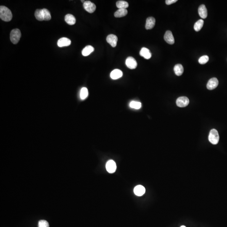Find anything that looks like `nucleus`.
Masks as SVG:
<instances>
[{
	"instance_id": "f257e3e1",
	"label": "nucleus",
	"mask_w": 227,
	"mask_h": 227,
	"mask_svg": "<svg viewBox=\"0 0 227 227\" xmlns=\"http://www.w3.org/2000/svg\"><path fill=\"white\" fill-rule=\"evenodd\" d=\"M0 18L5 22L10 21L12 18V12L11 10L6 6H0Z\"/></svg>"
},
{
	"instance_id": "f03ea898",
	"label": "nucleus",
	"mask_w": 227,
	"mask_h": 227,
	"mask_svg": "<svg viewBox=\"0 0 227 227\" xmlns=\"http://www.w3.org/2000/svg\"><path fill=\"white\" fill-rule=\"evenodd\" d=\"M21 37V33L19 29H13L10 33V40L13 44H16L18 43Z\"/></svg>"
},
{
	"instance_id": "7ed1b4c3",
	"label": "nucleus",
	"mask_w": 227,
	"mask_h": 227,
	"mask_svg": "<svg viewBox=\"0 0 227 227\" xmlns=\"http://www.w3.org/2000/svg\"><path fill=\"white\" fill-rule=\"evenodd\" d=\"M219 137L218 131L213 129L211 130L209 136V140L211 144L216 145L219 142Z\"/></svg>"
},
{
	"instance_id": "20e7f679",
	"label": "nucleus",
	"mask_w": 227,
	"mask_h": 227,
	"mask_svg": "<svg viewBox=\"0 0 227 227\" xmlns=\"http://www.w3.org/2000/svg\"><path fill=\"white\" fill-rule=\"evenodd\" d=\"M84 8L88 13H93L96 9V6L90 1H85L83 4Z\"/></svg>"
},
{
	"instance_id": "39448f33",
	"label": "nucleus",
	"mask_w": 227,
	"mask_h": 227,
	"mask_svg": "<svg viewBox=\"0 0 227 227\" xmlns=\"http://www.w3.org/2000/svg\"><path fill=\"white\" fill-rule=\"evenodd\" d=\"M189 103V99L185 96L180 97L176 100V104L180 107H186L188 106Z\"/></svg>"
},
{
	"instance_id": "423d86ee",
	"label": "nucleus",
	"mask_w": 227,
	"mask_h": 227,
	"mask_svg": "<svg viewBox=\"0 0 227 227\" xmlns=\"http://www.w3.org/2000/svg\"><path fill=\"white\" fill-rule=\"evenodd\" d=\"M126 66L130 69H135L137 67V62L136 60L133 57H128L125 62Z\"/></svg>"
},
{
	"instance_id": "0eeeda50",
	"label": "nucleus",
	"mask_w": 227,
	"mask_h": 227,
	"mask_svg": "<svg viewBox=\"0 0 227 227\" xmlns=\"http://www.w3.org/2000/svg\"><path fill=\"white\" fill-rule=\"evenodd\" d=\"M106 169L108 172L113 173L115 172L117 169L116 163L112 160H110L107 162L106 165Z\"/></svg>"
},
{
	"instance_id": "6e6552de",
	"label": "nucleus",
	"mask_w": 227,
	"mask_h": 227,
	"mask_svg": "<svg viewBox=\"0 0 227 227\" xmlns=\"http://www.w3.org/2000/svg\"><path fill=\"white\" fill-rule=\"evenodd\" d=\"M219 82L217 78H215L210 79L207 84V87L208 89L210 90H213L218 86Z\"/></svg>"
},
{
	"instance_id": "1a4fd4ad",
	"label": "nucleus",
	"mask_w": 227,
	"mask_h": 227,
	"mask_svg": "<svg viewBox=\"0 0 227 227\" xmlns=\"http://www.w3.org/2000/svg\"><path fill=\"white\" fill-rule=\"evenodd\" d=\"M106 41L112 47H115L117 44L118 38L116 35L111 34L108 35L106 37Z\"/></svg>"
},
{
	"instance_id": "9d476101",
	"label": "nucleus",
	"mask_w": 227,
	"mask_h": 227,
	"mask_svg": "<svg viewBox=\"0 0 227 227\" xmlns=\"http://www.w3.org/2000/svg\"><path fill=\"white\" fill-rule=\"evenodd\" d=\"M165 41L169 44H174L175 43V39L172 32L170 31H167L164 35Z\"/></svg>"
},
{
	"instance_id": "9b49d317",
	"label": "nucleus",
	"mask_w": 227,
	"mask_h": 227,
	"mask_svg": "<svg viewBox=\"0 0 227 227\" xmlns=\"http://www.w3.org/2000/svg\"><path fill=\"white\" fill-rule=\"evenodd\" d=\"M71 43L70 40L67 37H62L58 40L57 45L59 47H68Z\"/></svg>"
},
{
	"instance_id": "f8f14e48",
	"label": "nucleus",
	"mask_w": 227,
	"mask_h": 227,
	"mask_svg": "<svg viewBox=\"0 0 227 227\" xmlns=\"http://www.w3.org/2000/svg\"><path fill=\"white\" fill-rule=\"evenodd\" d=\"M155 18L153 17H149L147 19L146 21V26L145 28L146 30H151L154 27L155 24Z\"/></svg>"
},
{
	"instance_id": "ddd939ff",
	"label": "nucleus",
	"mask_w": 227,
	"mask_h": 227,
	"mask_svg": "<svg viewBox=\"0 0 227 227\" xmlns=\"http://www.w3.org/2000/svg\"><path fill=\"white\" fill-rule=\"evenodd\" d=\"M200 17L202 19H205L208 17V10L204 5L200 6L198 9Z\"/></svg>"
},
{
	"instance_id": "4468645a",
	"label": "nucleus",
	"mask_w": 227,
	"mask_h": 227,
	"mask_svg": "<svg viewBox=\"0 0 227 227\" xmlns=\"http://www.w3.org/2000/svg\"><path fill=\"white\" fill-rule=\"evenodd\" d=\"M140 55L146 59H150L151 57V53L149 50L145 47L141 49L140 52Z\"/></svg>"
},
{
	"instance_id": "2eb2a0df",
	"label": "nucleus",
	"mask_w": 227,
	"mask_h": 227,
	"mask_svg": "<svg viewBox=\"0 0 227 227\" xmlns=\"http://www.w3.org/2000/svg\"><path fill=\"white\" fill-rule=\"evenodd\" d=\"M123 75L122 71L118 69H115L111 72L110 77L113 80H117L121 78Z\"/></svg>"
},
{
	"instance_id": "dca6fc26",
	"label": "nucleus",
	"mask_w": 227,
	"mask_h": 227,
	"mask_svg": "<svg viewBox=\"0 0 227 227\" xmlns=\"http://www.w3.org/2000/svg\"><path fill=\"white\" fill-rule=\"evenodd\" d=\"M146 192V189L144 186L141 185H137L134 189V192L136 195L141 196L143 195Z\"/></svg>"
},
{
	"instance_id": "f3484780",
	"label": "nucleus",
	"mask_w": 227,
	"mask_h": 227,
	"mask_svg": "<svg viewBox=\"0 0 227 227\" xmlns=\"http://www.w3.org/2000/svg\"><path fill=\"white\" fill-rule=\"evenodd\" d=\"M65 21L69 25H74L76 23V20L73 15L67 14L65 16Z\"/></svg>"
},
{
	"instance_id": "a211bd4d",
	"label": "nucleus",
	"mask_w": 227,
	"mask_h": 227,
	"mask_svg": "<svg viewBox=\"0 0 227 227\" xmlns=\"http://www.w3.org/2000/svg\"><path fill=\"white\" fill-rule=\"evenodd\" d=\"M175 74L178 76H181L184 71V68L180 64H177L174 67Z\"/></svg>"
},
{
	"instance_id": "6ab92c4d",
	"label": "nucleus",
	"mask_w": 227,
	"mask_h": 227,
	"mask_svg": "<svg viewBox=\"0 0 227 227\" xmlns=\"http://www.w3.org/2000/svg\"><path fill=\"white\" fill-rule=\"evenodd\" d=\"M94 50V47L91 46H87L83 49L82 53L83 56H87L90 55L91 53L93 52Z\"/></svg>"
},
{
	"instance_id": "aec40b11",
	"label": "nucleus",
	"mask_w": 227,
	"mask_h": 227,
	"mask_svg": "<svg viewBox=\"0 0 227 227\" xmlns=\"http://www.w3.org/2000/svg\"><path fill=\"white\" fill-rule=\"evenodd\" d=\"M128 14V11L126 9H119L115 12V17H125Z\"/></svg>"
},
{
	"instance_id": "412c9836",
	"label": "nucleus",
	"mask_w": 227,
	"mask_h": 227,
	"mask_svg": "<svg viewBox=\"0 0 227 227\" xmlns=\"http://www.w3.org/2000/svg\"><path fill=\"white\" fill-rule=\"evenodd\" d=\"M116 6L119 9H126L128 7L129 4L125 1H119L117 2Z\"/></svg>"
},
{
	"instance_id": "4be33fe9",
	"label": "nucleus",
	"mask_w": 227,
	"mask_h": 227,
	"mask_svg": "<svg viewBox=\"0 0 227 227\" xmlns=\"http://www.w3.org/2000/svg\"><path fill=\"white\" fill-rule=\"evenodd\" d=\"M204 23V21L201 19L197 21L194 25V29L195 31L196 32L199 31L203 27Z\"/></svg>"
},
{
	"instance_id": "5701e85b",
	"label": "nucleus",
	"mask_w": 227,
	"mask_h": 227,
	"mask_svg": "<svg viewBox=\"0 0 227 227\" xmlns=\"http://www.w3.org/2000/svg\"><path fill=\"white\" fill-rule=\"evenodd\" d=\"M35 16L36 19L40 21L44 20L43 19V9H37L35 13Z\"/></svg>"
},
{
	"instance_id": "b1692460",
	"label": "nucleus",
	"mask_w": 227,
	"mask_h": 227,
	"mask_svg": "<svg viewBox=\"0 0 227 227\" xmlns=\"http://www.w3.org/2000/svg\"><path fill=\"white\" fill-rule=\"evenodd\" d=\"M88 95V90L86 87H84L82 88L80 92V98L82 100L85 99Z\"/></svg>"
},
{
	"instance_id": "393cba45",
	"label": "nucleus",
	"mask_w": 227,
	"mask_h": 227,
	"mask_svg": "<svg viewBox=\"0 0 227 227\" xmlns=\"http://www.w3.org/2000/svg\"><path fill=\"white\" fill-rule=\"evenodd\" d=\"M43 17L44 20L49 21L51 18V15L49 11L46 8L43 9Z\"/></svg>"
},
{
	"instance_id": "a878e982",
	"label": "nucleus",
	"mask_w": 227,
	"mask_h": 227,
	"mask_svg": "<svg viewBox=\"0 0 227 227\" xmlns=\"http://www.w3.org/2000/svg\"><path fill=\"white\" fill-rule=\"evenodd\" d=\"M129 106L131 108L133 109L138 110L140 109L141 107V103L137 102V101H132L130 103Z\"/></svg>"
},
{
	"instance_id": "bb28decb",
	"label": "nucleus",
	"mask_w": 227,
	"mask_h": 227,
	"mask_svg": "<svg viewBox=\"0 0 227 227\" xmlns=\"http://www.w3.org/2000/svg\"><path fill=\"white\" fill-rule=\"evenodd\" d=\"M209 60V57L208 56L204 55L201 57L199 59V62L201 65L206 64Z\"/></svg>"
},
{
	"instance_id": "cd10ccee",
	"label": "nucleus",
	"mask_w": 227,
	"mask_h": 227,
	"mask_svg": "<svg viewBox=\"0 0 227 227\" xmlns=\"http://www.w3.org/2000/svg\"><path fill=\"white\" fill-rule=\"evenodd\" d=\"M38 227H49V223L45 220H40L38 222Z\"/></svg>"
},
{
	"instance_id": "c85d7f7f",
	"label": "nucleus",
	"mask_w": 227,
	"mask_h": 227,
	"mask_svg": "<svg viewBox=\"0 0 227 227\" xmlns=\"http://www.w3.org/2000/svg\"><path fill=\"white\" fill-rule=\"evenodd\" d=\"M177 0H166L165 1L167 5L172 4V3H175L177 1Z\"/></svg>"
},
{
	"instance_id": "c756f323",
	"label": "nucleus",
	"mask_w": 227,
	"mask_h": 227,
	"mask_svg": "<svg viewBox=\"0 0 227 227\" xmlns=\"http://www.w3.org/2000/svg\"><path fill=\"white\" fill-rule=\"evenodd\" d=\"M180 227H185V226H181Z\"/></svg>"
}]
</instances>
